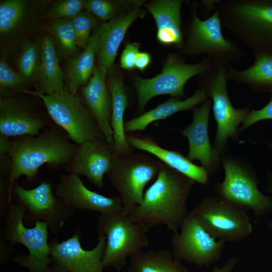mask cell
Here are the masks:
<instances>
[{
    "label": "cell",
    "instance_id": "obj_1",
    "mask_svg": "<svg viewBox=\"0 0 272 272\" xmlns=\"http://www.w3.org/2000/svg\"><path fill=\"white\" fill-rule=\"evenodd\" d=\"M194 183L163 164L145 190L142 203L128 215L129 219L149 228L164 225L173 233L178 232L187 214L186 203Z\"/></svg>",
    "mask_w": 272,
    "mask_h": 272
},
{
    "label": "cell",
    "instance_id": "obj_2",
    "mask_svg": "<svg viewBox=\"0 0 272 272\" xmlns=\"http://www.w3.org/2000/svg\"><path fill=\"white\" fill-rule=\"evenodd\" d=\"M78 145L72 143L58 127L51 125L35 136L14 138L11 140V167L8 178L9 202L12 200L16 181L24 176L29 182L37 177L38 169L48 164L52 169L66 165Z\"/></svg>",
    "mask_w": 272,
    "mask_h": 272
},
{
    "label": "cell",
    "instance_id": "obj_3",
    "mask_svg": "<svg viewBox=\"0 0 272 272\" xmlns=\"http://www.w3.org/2000/svg\"><path fill=\"white\" fill-rule=\"evenodd\" d=\"M219 14L225 26L254 53L272 52V0L226 2Z\"/></svg>",
    "mask_w": 272,
    "mask_h": 272
},
{
    "label": "cell",
    "instance_id": "obj_4",
    "mask_svg": "<svg viewBox=\"0 0 272 272\" xmlns=\"http://www.w3.org/2000/svg\"><path fill=\"white\" fill-rule=\"evenodd\" d=\"M27 210L21 203L11 204L6 212L3 231V241L11 245L20 243L28 250V254H21L13 260L27 268L30 272H53L51 264V247L48 242L47 224L42 221L34 223L32 228L24 223Z\"/></svg>",
    "mask_w": 272,
    "mask_h": 272
},
{
    "label": "cell",
    "instance_id": "obj_5",
    "mask_svg": "<svg viewBox=\"0 0 272 272\" xmlns=\"http://www.w3.org/2000/svg\"><path fill=\"white\" fill-rule=\"evenodd\" d=\"M163 165L144 154L114 153L107 175L119 194L124 214L129 215L142 203L146 185L157 177Z\"/></svg>",
    "mask_w": 272,
    "mask_h": 272
},
{
    "label": "cell",
    "instance_id": "obj_6",
    "mask_svg": "<svg viewBox=\"0 0 272 272\" xmlns=\"http://www.w3.org/2000/svg\"><path fill=\"white\" fill-rule=\"evenodd\" d=\"M28 94L41 100L55 123L67 133L71 141L79 145L87 141H106L95 119L78 95L66 88L50 95L29 90Z\"/></svg>",
    "mask_w": 272,
    "mask_h": 272
},
{
    "label": "cell",
    "instance_id": "obj_7",
    "mask_svg": "<svg viewBox=\"0 0 272 272\" xmlns=\"http://www.w3.org/2000/svg\"><path fill=\"white\" fill-rule=\"evenodd\" d=\"M150 228L134 223L123 212L109 215L100 214L97 224L98 235L106 237L103 257L104 267L118 271L125 265L127 258L149 246L147 232Z\"/></svg>",
    "mask_w": 272,
    "mask_h": 272
},
{
    "label": "cell",
    "instance_id": "obj_8",
    "mask_svg": "<svg viewBox=\"0 0 272 272\" xmlns=\"http://www.w3.org/2000/svg\"><path fill=\"white\" fill-rule=\"evenodd\" d=\"M190 213L216 239L239 242L253 232L247 211L220 197L204 198Z\"/></svg>",
    "mask_w": 272,
    "mask_h": 272
},
{
    "label": "cell",
    "instance_id": "obj_9",
    "mask_svg": "<svg viewBox=\"0 0 272 272\" xmlns=\"http://www.w3.org/2000/svg\"><path fill=\"white\" fill-rule=\"evenodd\" d=\"M226 242L211 236L189 212L179 231L173 233L171 251L179 261L208 267L220 259Z\"/></svg>",
    "mask_w": 272,
    "mask_h": 272
},
{
    "label": "cell",
    "instance_id": "obj_10",
    "mask_svg": "<svg viewBox=\"0 0 272 272\" xmlns=\"http://www.w3.org/2000/svg\"><path fill=\"white\" fill-rule=\"evenodd\" d=\"M210 58L201 62L189 64L170 56L164 64L160 74L151 79L138 77L134 87L138 96V109L143 111L153 97L162 95L184 96V87L191 77L202 74L211 66Z\"/></svg>",
    "mask_w": 272,
    "mask_h": 272
},
{
    "label": "cell",
    "instance_id": "obj_11",
    "mask_svg": "<svg viewBox=\"0 0 272 272\" xmlns=\"http://www.w3.org/2000/svg\"><path fill=\"white\" fill-rule=\"evenodd\" d=\"M13 193L18 202L27 210L24 220L28 223L44 221L53 234L59 233L65 221L74 213L55 195L53 184L49 180H42L38 185L30 189L15 183Z\"/></svg>",
    "mask_w": 272,
    "mask_h": 272
},
{
    "label": "cell",
    "instance_id": "obj_12",
    "mask_svg": "<svg viewBox=\"0 0 272 272\" xmlns=\"http://www.w3.org/2000/svg\"><path fill=\"white\" fill-rule=\"evenodd\" d=\"M225 178L218 185L221 198L256 215L272 210V197L261 193L255 179L233 161L223 162Z\"/></svg>",
    "mask_w": 272,
    "mask_h": 272
},
{
    "label": "cell",
    "instance_id": "obj_13",
    "mask_svg": "<svg viewBox=\"0 0 272 272\" xmlns=\"http://www.w3.org/2000/svg\"><path fill=\"white\" fill-rule=\"evenodd\" d=\"M49 244L53 272H103L105 235H98L97 244L90 250L82 246L78 233L61 242L53 240Z\"/></svg>",
    "mask_w": 272,
    "mask_h": 272
},
{
    "label": "cell",
    "instance_id": "obj_14",
    "mask_svg": "<svg viewBox=\"0 0 272 272\" xmlns=\"http://www.w3.org/2000/svg\"><path fill=\"white\" fill-rule=\"evenodd\" d=\"M50 119L22 98L10 94L0 98V134L9 138L35 136L52 125Z\"/></svg>",
    "mask_w": 272,
    "mask_h": 272
},
{
    "label": "cell",
    "instance_id": "obj_15",
    "mask_svg": "<svg viewBox=\"0 0 272 272\" xmlns=\"http://www.w3.org/2000/svg\"><path fill=\"white\" fill-rule=\"evenodd\" d=\"M54 193L71 210L109 215L123 212L119 196H107L88 188L76 174H60Z\"/></svg>",
    "mask_w": 272,
    "mask_h": 272
},
{
    "label": "cell",
    "instance_id": "obj_16",
    "mask_svg": "<svg viewBox=\"0 0 272 272\" xmlns=\"http://www.w3.org/2000/svg\"><path fill=\"white\" fill-rule=\"evenodd\" d=\"M188 44L191 52L207 54L220 62L237 59L242 54L240 50L224 36L219 11L203 21L196 14L193 15Z\"/></svg>",
    "mask_w": 272,
    "mask_h": 272
},
{
    "label": "cell",
    "instance_id": "obj_17",
    "mask_svg": "<svg viewBox=\"0 0 272 272\" xmlns=\"http://www.w3.org/2000/svg\"><path fill=\"white\" fill-rule=\"evenodd\" d=\"M226 65L221 64L209 84V93L213 100V110L217 124L216 148L222 150L228 139L236 132L238 125L244 121L248 112L233 107L227 94Z\"/></svg>",
    "mask_w": 272,
    "mask_h": 272
},
{
    "label": "cell",
    "instance_id": "obj_18",
    "mask_svg": "<svg viewBox=\"0 0 272 272\" xmlns=\"http://www.w3.org/2000/svg\"><path fill=\"white\" fill-rule=\"evenodd\" d=\"M114 153L113 145L106 141L85 142L78 145L72 159L62 167L69 174L84 176L102 189L104 175L111 167Z\"/></svg>",
    "mask_w": 272,
    "mask_h": 272
},
{
    "label": "cell",
    "instance_id": "obj_19",
    "mask_svg": "<svg viewBox=\"0 0 272 272\" xmlns=\"http://www.w3.org/2000/svg\"><path fill=\"white\" fill-rule=\"evenodd\" d=\"M107 72L104 65L96 67L88 83L81 88L79 97L94 117L106 142L113 145V132L110 124L112 98L106 84Z\"/></svg>",
    "mask_w": 272,
    "mask_h": 272
},
{
    "label": "cell",
    "instance_id": "obj_20",
    "mask_svg": "<svg viewBox=\"0 0 272 272\" xmlns=\"http://www.w3.org/2000/svg\"><path fill=\"white\" fill-rule=\"evenodd\" d=\"M144 15L143 11L135 8L127 14L112 19L93 30L91 37L96 44L99 65L105 66L108 71H111L127 29L135 20Z\"/></svg>",
    "mask_w": 272,
    "mask_h": 272
},
{
    "label": "cell",
    "instance_id": "obj_21",
    "mask_svg": "<svg viewBox=\"0 0 272 272\" xmlns=\"http://www.w3.org/2000/svg\"><path fill=\"white\" fill-rule=\"evenodd\" d=\"M126 139L132 149L142 150L154 156L164 164L195 182L200 184L207 182L208 173L207 169L193 164L179 152L164 149L148 136L130 134L126 135Z\"/></svg>",
    "mask_w": 272,
    "mask_h": 272
},
{
    "label": "cell",
    "instance_id": "obj_22",
    "mask_svg": "<svg viewBox=\"0 0 272 272\" xmlns=\"http://www.w3.org/2000/svg\"><path fill=\"white\" fill-rule=\"evenodd\" d=\"M210 107L211 102L208 101L195 108L192 122L182 131L188 142L186 157L191 161H199L207 170L212 169L218 159L217 152L211 147L208 134Z\"/></svg>",
    "mask_w": 272,
    "mask_h": 272
},
{
    "label": "cell",
    "instance_id": "obj_23",
    "mask_svg": "<svg viewBox=\"0 0 272 272\" xmlns=\"http://www.w3.org/2000/svg\"><path fill=\"white\" fill-rule=\"evenodd\" d=\"M183 1L164 0L151 3L147 6L155 19L158 41L164 45L180 46L183 42L180 9Z\"/></svg>",
    "mask_w": 272,
    "mask_h": 272
},
{
    "label": "cell",
    "instance_id": "obj_24",
    "mask_svg": "<svg viewBox=\"0 0 272 272\" xmlns=\"http://www.w3.org/2000/svg\"><path fill=\"white\" fill-rule=\"evenodd\" d=\"M42 57L39 73L35 81L36 92L50 95L64 89V76L58 62L54 40L46 35L40 43Z\"/></svg>",
    "mask_w": 272,
    "mask_h": 272
},
{
    "label": "cell",
    "instance_id": "obj_25",
    "mask_svg": "<svg viewBox=\"0 0 272 272\" xmlns=\"http://www.w3.org/2000/svg\"><path fill=\"white\" fill-rule=\"evenodd\" d=\"M207 97V94L203 90H198L191 97L183 100L170 98L143 114L125 121L124 131L126 133L144 130L152 122L165 119L178 112L190 109L196 105L204 102Z\"/></svg>",
    "mask_w": 272,
    "mask_h": 272
},
{
    "label": "cell",
    "instance_id": "obj_26",
    "mask_svg": "<svg viewBox=\"0 0 272 272\" xmlns=\"http://www.w3.org/2000/svg\"><path fill=\"white\" fill-rule=\"evenodd\" d=\"M108 87L112 98L110 124L113 132L114 153L132 152L133 149L127 143L124 128V114L128 105V99L123 83L121 79L114 77L110 80Z\"/></svg>",
    "mask_w": 272,
    "mask_h": 272
},
{
    "label": "cell",
    "instance_id": "obj_27",
    "mask_svg": "<svg viewBox=\"0 0 272 272\" xmlns=\"http://www.w3.org/2000/svg\"><path fill=\"white\" fill-rule=\"evenodd\" d=\"M96 44L90 37L83 51L68 59L65 76L66 89L71 93L78 95L79 89L86 85L93 76L96 67Z\"/></svg>",
    "mask_w": 272,
    "mask_h": 272
},
{
    "label": "cell",
    "instance_id": "obj_28",
    "mask_svg": "<svg viewBox=\"0 0 272 272\" xmlns=\"http://www.w3.org/2000/svg\"><path fill=\"white\" fill-rule=\"evenodd\" d=\"M129 258L127 272H189L169 249L142 251Z\"/></svg>",
    "mask_w": 272,
    "mask_h": 272
},
{
    "label": "cell",
    "instance_id": "obj_29",
    "mask_svg": "<svg viewBox=\"0 0 272 272\" xmlns=\"http://www.w3.org/2000/svg\"><path fill=\"white\" fill-rule=\"evenodd\" d=\"M254 63L248 69L237 71L229 67L227 78L256 88L272 90V52L255 53Z\"/></svg>",
    "mask_w": 272,
    "mask_h": 272
},
{
    "label": "cell",
    "instance_id": "obj_30",
    "mask_svg": "<svg viewBox=\"0 0 272 272\" xmlns=\"http://www.w3.org/2000/svg\"><path fill=\"white\" fill-rule=\"evenodd\" d=\"M50 34L53 38L56 50L63 55L71 57L78 54L79 50L76 42V34L70 19L52 20L49 26Z\"/></svg>",
    "mask_w": 272,
    "mask_h": 272
},
{
    "label": "cell",
    "instance_id": "obj_31",
    "mask_svg": "<svg viewBox=\"0 0 272 272\" xmlns=\"http://www.w3.org/2000/svg\"><path fill=\"white\" fill-rule=\"evenodd\" d=\"M41 57L40 43L27 41L22 45L17 67L18 73L26 83L36 81L40 69Z\"/></svg>",
    "mask_w": 272,
    "mask_h": 272
},
{
    "label": "cell",
    "instance_id": "obj_32",
    "mask_svg": "<svg viewBox=\"0 0 272 272\" xmlns=\"http://www.w3.org/2000/svg\"><path fill=\"white\" fill-rule=\"evenodd\" d=\"M27 2L23 0H5L0 2V33L6 35L13 32L23 20Z\"/></svg>",
    "mask_w": 272,
    "mask_h": 272
},
{
    "label": "cell",
    "instance_id": "obj_33",
    "mask_svg": "<svg viewBox=\"0 0 272 272\" xmlns=\"http://www.w3.org/2000/svg\"><path fill=\"white\" fill-rule=\"evenodd\" d=\"M79 47L85 48L91 36L92 30L97 26L98 19L93 14L84 10L72 19Z\"/></svg>",
    "mask_w": 272,
    "mask_h": 272
},
{
    "label": "cell",
    "instance_id": "obj_34",
    "mask_svg": "<svg viewBox=\"0 0 272 272\" xmlns=\"http://www.w3.org/2000/svg\"><path fill=\"white\" fill-rule=\"evenodd\" d=\"M85 9L84 0H61L56 2L50 7L47 15L52 20L72 19Z\"/></svg>",
    "mask_w": 272,
    "mask_h": 272
},
{
    "label": "cell",
    "instance_id": "obj_35",
    "mask_svg": "<svg viewBox=\"0 0 272 272\" xmlns=\"http://www.w3.org/2000/svg\"><path fill=\"white\" fill-rule=\"evenodd\" d=\"M26 83L19 73L12 70L4 60L0 61V87L1 90L12 89L21 93Z\"/></svg>",
    "mask_w": 272,
    "mask_h": 272
},
{
    "label": "cell",
    "instance_id": "obj_36",
    "mask_svg": "<svg viewBox=\"0 0 272 272\" xmlns=\"http://www.w3.org/2000/svg\"><path fill=\"white\" fill-rule=\"evenodd\" d=\"M120 3L107 0L85 1V10L103 20L111 19L118 9Z\"/></svg>",
    "mask_w": 272,
    "mask_h": 272
},
{
    "label": "cell",
    "instance_id": "obj_37",
    "mask_svg": "<svg viewBox=\"0 0 272 272\" xmlns=\"http://www.w3.org/2000/svg\"><path fill=\"white\" fill-rule=\"evenodd\" d=\"M140 44L135 42L128 43L125 46L120 57L121 66L127 70L135 67V62L139 53Z\"/></svg>",
    "mask_w": 272,
    "mask_h": 272
},
{
    "label": "cell",
    "instance_id": "obj_38",
    "mask_svg": "<svg viewBox=\"0 0 272 272\" xmlns=\"http://www.w3.org/2000/svg\"><path fill=\"white\" fill-rule=\"evenodd\" d=\"M272 120V95L269 102L259 110L252 109L243 121L242 129L263 120Z\"/></svg>",
    "mask_w": 272,
    "mask_h": 272
},
{
    "label": "cell",
    "instance_id": "obj_39",
    "mask_svg": "<svg viewBox=\"0 0 272 272\" xmlns=\"http://www.w3.org/2000/svg\"><path fill=\"white\" fill-rule=\"evenodd\" d=\"M238 263L236 257H232L228 259L221 267L215 266L212 270L207 272H235L234 268Z\"/></svg>",
    "mask_w": 272,
    "mask_h": 272
},
{
    "label": "cell",
    "instance_id": "obj_40",
    "mask_svg": "<svg viewBox=\"0 0 272 272\" xmlns=\"http://www.w3.org/2000/svg\"><path fill=\"white\" fill-rule=\"evenodd\" d=\"M151 62V55L146 52H139L135 62V67L143 71L145 70Z\"/></svg>",
    "mask_w": 272,
    "mask_h": 272
},
{
    "label": "cell",
    "instance_id": "obj_41",
    "mask_svg": "<svg viewBox=\"0 0 272 272\" xmlns=\"http://www.w3.org/2000/svg\"><path fill=\"white\" fill-rule=\"evenodd\" d=\"M270 191L271 192H272V177H271V179L270 181ZM269 229L272 228V222L269 225Z\"/></svg>",
    "mask_w": 272,
    "mask_h": 272
}]
</instances>
